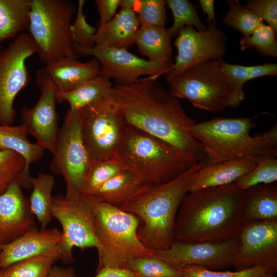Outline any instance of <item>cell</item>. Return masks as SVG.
<instances>
[{"instance_id":"7a4b0ae2","label":"cell","mask_w":277,"mask_h":277,"mask_svg":"<svg viewBox=\"0 0 277 277\" xmlns=\"http://www.w3.org/2000/svg\"><path fill=\"white\" fill-rule=\"evenodd\" d=\"M244 191L234 183L188 192L179 207L174 240L217 242L238 236L243 221Z\"/></svg>"},{"instance_id":"484cf974","label":"cell","mask_w":277,"mask_h":277,"mask_svg":"<svg viewBox=\"0 0 277 277\" xmlns=\"http://www.w3.org/2000/svg\"><path fill=\"white\" fill-rule=\"evenodd\" d=\"M144 184L135 173L125 170L106 182L92 196L120 208Z\"/></svg>"},{"instance_id":"4fadbf2b","label":"cell","mask_w":277,"mask_h":277,"mask_svg":"<svg viewBox=\"0 0 277 277\" xmlns=\"http://www.w3.org/2000/svg\"><path fill=\"white\" fill-rule=\"evenodd\" d=\"M93 196L67 198L61 194L53 196L51 214L62 228L63 243L73 252L74 247L85 249L95 248L98 252L99 244L92 224Z\"/></svg>"},{"instance_id":"4dcf8cb0","label":"cell","mask_w":277,"mask_h":277,"mask_svg":"<svg viewBox=\"0 0 277 277\" xmlns=\"http://www.w3.org/2000/svg\"><path fill=\"white\" fill-rule=\"evenodd\" d=\"M127 170L117 157L93 161L82 187L83 196H92L106 182L121 172Z\"/></svg>"},{"instance_id":"5b68a950","label":"cell","mask_w":277,"mask_h":277,"mask_svg":"<svg viewBox=\"0 0 277 277\" xmlns=\"http://www.w3.org/2000/svg\"><path fill=\"white\" fill-rule=\"evenodd\" d=\"M116 156L144 183H166L192 166L170 144L128 125Z\"/></svg>"},{"instance_id":"1f68e13d","label":"cell","mask_w":277,"mask_h":277,"mask_svg":"<svg viewBox=\"0 0 277 277\" xmlns=\"http://www.w3.org/2000/svg\"><path fill=\"white\" fill-rule=\"evenodd\" d=\"M57 260L58 256L52 254L26 259L3 269L4 277H46Z\"/></svg>"},{"instance_id":"ac0fdd59","label":"cell","mask_w":277,"mask_h":277,"mask_svg":"<svg viewBox=\"0 0 277 277\" xmlns=\"http://www.w3.org/2000/svg\"><path fill=\"white\" fill-rule=\"evenodd\" d=\"M52 254L67 264L74 261L73 253L63 243L62 232L56 228L32 230L12 242L0 247V269L33 256Z\"/></svg>"},{"instance_id":"603a6c76","label":"cell","mask_w":277,"mask_h":277,"mask_svg":"<svg viewBox=\"0 0 277 277\" xmlns=\"http://www.w3.org/2000/svg\"><path fill=\"white\" fill-rule=\"evenodd\" d=\"M243 221H277L276 184H260L244 191Z\"/></svg>"},{"instance_id":"bcb514c9","label":"cell","mask_w":277,"mask_h":277,"mask_svg":"<svg viewBox=\"0 0 277 277\" xmlns=\"http://www.w3.org/2000/svg\"><path fill=\"white\" fill-rule=\"evenodd\" d=\"M46 277H77L73 268L53 265Z\"/></svg>"},{"instance_id":"277c9868","label":"cell","mask_w":277,"mask_h":277,"mask_svg":"<svg viewBox=\"0 0 277 277\" xmlns=\"http://www.w3.org/2000/svg\"><path fill=\"white\" fill-rule=\"evenodd\" d=\"M255 126L250 117H216L196 123L189 131L202 146L204 163L244 159L256 164L265 157H276L277 126L251 135Z\"/></svg>"},{"instance_id":"83f0119b","label":"cell","mask_w":277,"mask_h":277,"mask_svg":"<svg viewBox=\"0 0 277 277\" xmlns=\"http://www.w3.org/2000/svg\"><path fill=\"white\" fill-rule=\"evenodd\" d=\"M32 192L29 201L31 210L40 225V229H47L53 217L51 214L52 192L55 181L52 175L39 173L31 177Z\"/></svg>"},{"instance_id":"52a82bcc","label":"cell","mask_w":277,"mask_h":277,"mask_svg":"<svg viewBox=\"0 0 277 277\" xmlns=\"http://www.w3.org/2000/svg\"><path fill=\"white\" fill-rule=\"evenodd\" d=\"M76 7L67 0H31L29 33L46 65L62 58L77 59L70 27Z\"/></svg>"},{"instance_id":"cb8c5ba5","label":"cell","mask_w":277,"mask_h":277,"mask_svg":"<svg viewBox=\"0 0 277 277\" xmlns=\"http://www.w3.org/2000/svg\"><path fill=\"white\" fill-rule=\"evenodd\" d=\"M113 85L106 76L98 75L67 91H57L56 102L67 103L68 109L80 111L111 95Z\"/></svg>"},{"instance_id":"7dc6e473","label":"cell","mask_w":277,"mask_h":277,"mask_svg":"<svg viewBox=\"0 0 277 277\" xmlns=\"http://www.w3.org/2000/svg\"><path fill=\"white\" fill-rule=\"evenodd\" d=\"M214 1L213 0H200L199 4L204 14H207L205 21L210 24H216L214 9Z\"/></svg>"},{"instance_id":"7402d4cb","label":"cell","mask_w":277,"mask_h":277,"mask_svg":"<svg viewBox=\"0 0 277 277\" xmlns=\"http://www.w3.org/2000/svg\"><path fill=\"white\" fill-rule=\"evenodd\" d=\"M57 91L72 90L101 74V66L95 58L83 63L77 59L62 58L46 65Z\"/></svg>"},{"instance_id":"f6af8a7d","label":"cell","mask_w":277,"mask_h":277,"mask_svg":"<svg viewBox=\"0 0 277 277\" xmlns=\"http://www.w3.org/2000/svg\"><path fill=\"white\" fill-rule=\"evenodd\" d=\"M94 277H141V276L126 268L104 267L96 271V274Z\"/></svg>"},{"instance_id":"ffe728a7","label":"cell","mask_w":277,"mask_h":277,"mask_svg":"<svg viewBox=\"0 0 277 277\" xmlns=\"http://www.w3.org/2000/svg\"><path fill=\"white\" fill-rule=\"evenodd\" d=\"M255 165V163L244 159L204 163L192 179L188 192L234 183L250 172Z\"/></svg>"},{"instance_id":"9a60e30c","label":"cell","mask_w":277,"mask_h":277,"mask_svg":"<svg viewBox=\"0 0 277 277\" xmlns=\"http://www.w3.org/2000/svg\"><path fill=\"white\" fill-rule=\"evenodd\" d=\"M36 82L39 97L33 107L21 109V125L28 134L52 154L60 130L56 110L57 90L45 68L37 70Z\"/></svg>"},{"instance_id":"44dd1931","label":"cell","mask_w":277,"mask_h":277,"mask_svg":"<svg viewBox=\"0 0 277 277\" xmlns=\"http://www.w3.org/2000/svg\"><path fill=\"white\" fill-rule=\"evenodd\" d=\"M140 26L135 11L121 7L118 14L107 23L97 28L93 37L95 46L127 49L134 44Z\"/></svg>"},{"instance_id":"8992f818","label":"cell","mask_w":277,"mask_h":277,"mask_svg":"<svg viewBox=\"0 0 277 277\" xmlns=\"http://www.w3.org/2000/svg\"><path fill=\"white\" fill-rule=\"evenodd\" d=\"M92 224L100 247L96 271L104 267L125 268L131 259L153 255L139 240L138 220L133 214L95 199Z\"/></svg>"},{"instance_id":"f907efd6","label":"cell","mask_w":277,"mask_h":277,"mask_svg":"<svg viewBox=\"0 0 277 277\" xmlns=\"http://www.w3.org/2000/svg\"><path fill=\"white\" fill-rule=\"evenodd\" d=\"M2 50V46L1 44L0 43V52Z\"/></svg>"},{"instance_id":"d6a6232c","label":"cell","mask_w":277,"mask_h":277,"mask_svg":"<svg viewBox=\"0 0 277 277\" xmlns=\"http://www.w3.org/2000/svg\"><path fill=\"white\" fill-rule=\"evenodd\" d=\"M166 5L170 9L173 23L168 31L171 37L176 36L185 26L195 27L197 31L207 29L200 19L195 7L188 0H167Z\"/></svg>"},{"instance_id":"ba28073f","label":"cell","mask_w":277,"mask_h":277,"mask_svg":"<svg viewBox=\"0 0 277 277\" xmlns=\"http://www.w3.org/2000/svg\"><path fill=\"white\" fill-rule=\"evenodd\" d=\"M219 59L195 64L176 75L165 74L168 90L177 98L186 99L196 108L211 113L229 107L231 85Z\"/></svg>"},{"instance_id":"4316f807","label":"cell","mask_w":277,"mask_h":277,"mask_svg":"<svg viewBox=\"0 0 277 277\" xmlns=\"http://www.w3.org/2000/svg\"><path fill=\"white\" fill-rule=\"evenodd\" d=\"M31 0H0V43L28 29Z\"/></svg>"},{"instance_id":"7bdbcfd3","label":"cell","mask_w":277,"mask_h":277,"mask_svg":"<svg viewBox=\"0 0 277 277\" xmlns=\"http://www.w3.org/2000/svg\"><path fill=\"white\" fill-rule=\"evenodd\" d=\"M121 0H96L97 12L100 16L97 27H100L111 21L116 15Z\"/></svg>"},{"instance_id":"d4e9b609","label":"cell","mask_w":277,"mask_h":277,"mask_svg":"<svg viewBox=\"0 0 277 277\" xmlns=\"http://www.w3.org/2000/svg\"><path fill=\"white\" fill-rule=\"evenodd\" d=\"M171 38L165 27L140 25L134 43L148 60L166 63L173 61L171 60Z\"/></svg>"},{"instance_id":"7c38bea8","label":"cell","mask_w":277,"mask_h":277,"mask_svg":"<svg viewBox=\"0 0 277 277\" xmlns=\"http://www.w3.org/2000/svg\"><path fill=\"white\" fill-rule=\"evenodd\" d=\"M75 53L79 56H92L101 66V74L113 79L118 85H128L148 75L158 78L166 74L174 64L172 61L162 63L141 58L127 49L110 48L94 46L85 48L74 44Z\"/></svg>"},{"instance_id":"74e56055","label":"cell","mask_w":277,"mask_h":277,"mask_svg":"<svg viewBox=\"0 0 277 277\" xmlns=\"http://www.w3.org/2000/svg\"><path fill=\"white\" fill-rule=\"evenodd\" d=\"M220 68L227 75L231 85V96L229 107H237L245 99L244 84L248 81L249 66L232 65L219 59Z\"/></svg>"},{"instance_id":"e575fe53","label":"cell","mask_w":277,"mask_h":277,"mask_svg":"<svg viewBox=\"0 0 277 277\" xmlns=\"http://www.w3.org/2000/svg\"><path fill=\"white\" fill-rule=\"evenodd\" d=\"M125 268L138 274L141 277H173L182 275L179 269L171 266L154 253L150 256L137 258L129 260Z\"/></svg>"},{"instance_id":"30bf717a","label":"cell","mask_w":277,"mask_h":277,"mask_svg":"<svg viewBox=\"0 0 277 277\" xmlns=\"http://www.w3.org/2000/svg\"><path fill=\"white\" fill-rule=\"evenodd\" d=\"M126 124L111 95L81 111V132L93 161L116 156Z\"/></svg>"},{"instance_id":"ee69618b","label":"cell","mask_w":277,"mask_h":277,"mask_svg":"<svg viewBox=\"0 0 277 277\" xmlns=\"http://www.w3.org/2000/svg\"><path fill=\"white\" fill-rule=\"evenodd\" d=\"M277 75V64L267 63L263 65L249 66L248 81L267 75Z\"/></svg>"},{"instance_id":"2e32d148","label":"cell","mask_w":277,"mask_h":277,"mask_svg":"<svg viewBox=\"0 0 277 277\" xmlns=\"http://www.w3.org/2000/svg\"><path fill=\"white\" fill-rule=\"evenodd\" d=\"M238 237L236 270L261 265L271 273L277 272V221L245 222Z\"/></svg>"},{"instance_id":"60d3db41","label":"cell","mask_w":277,"mask_h":277,"mask_svg":"<svg viewBox=\"0 0 277 277\" xmlns=\"http://www.w3.org/2000/svg\"><path fill=\"white\" fill-rule=\"evenodd\" d=\"M179 270L183 277H257L271 273L267 268L261 265L235 271H219L195 266Z\"/></svg>"},{"instance_id":"3957f363","label":"cell","mask_w":277,"mask_h":277,"mask_svg":"<svg viewBox=\"0 0 277 277\" xmlns=\"http://www.w3.org/2000/svg\"><path fill=\"white\" fill-rule=\"evenodd\" d=\"M202 164L194 165L166 183H144L120 208L138 219V238L152 251L167 249L175 242L179 207Z\"/></svg>"},{"instance_id":"b9f144b4","label":"cell","mask_w":277,"mask_h":277,"mask_svg":"<svg viewBox=\"0 0 277 277\" xmlns=\"http://www.w3.org/2000/svg\"><path fill=\"white\" fill-rule=\"evenodd\" d=\"M244 6L277 33L276 0H250Z\"/></svg>"},{"instance_id":"9c48e42d","label":"cell","mask_w":277,"mask_h":277,"mask_svg":"<svg viewBox=\"0 0 277 277\" xmlns=\"http://www.w3.org/2000/svg\"><path fill=\"white\" fill-rule=\"evenodd\" d=\"M81 111L68 109L60 128L50 165L51 171L65 181L67 198L79 197L84 179L93 163L81 132Z\"/></svg>"},{"instance_id":"d590c367","label":"cell","mask_w":277,"mask_h":277,"mask_svg":"<svg viewBox=\"0 0 277 277\" xmlns=\"http://www.w3.org/2000/svg\"><path fill=\"white\" fill-rule=\"evenodd\" d=\"M276 181V157H267L259 161L250 172L234 183L240 189L245 191L256 185L273 184Z\"/></svg>"},{"instance_id":"816d5d0a","label":"cell","mask_w":277,"mask_h":277,"mask_svg":"<svg viewBox=\"0 0 277 277\" xmlns=\"http://www.w3.org/2000/svg\"><path fill=\"white\" fill-rule=\"evenodd\" d=\"M173 277H183L182 275L181 276H173Z\"/></svg>"},{"instance_id":"8d00e7d4","label":"cell","mask_w":277,"mask_h":277,"mask_svg":"<svg viewBox=\"0 0 277 277\" xmlns=\"http://www.w3.org/2000/svg\"><path fill=\"white\" fill-rule=\"evenodd\" d=\"M276 33L271 27L263 23L251 34L241 38L240 49L245 50L253 48L263 55L276 57Z\"/></svg>"},{"instance_id":"6da1fadb","label":"cell","mask_w":277,"mask_h":277,"mask_svg":"<svg viewBox=\"0 0 277 277\" xmlns=\"http://www.w3.org/2000/svg\"><path fill=\"white\" fill-rule=\"evenodd\" d=\"M157 78L149 76L130 84L113 85L112 96L126 125L170 144L191 166L204 163L206 155L202 146L189 131L197 122L186 113L179 99Z\"/></svg>"},{"instance_id":"ab89813d","label":"cell","mask_w":277,"mask_h":277,"mask_svg":"<svg viewBox=\"0 0 277 277\" xmlns=\"http://www.w3.org/2000/svg\"><path fill=\"white\" fill-rule=\"evenodd\" d=\"M136 8L140 25L165 26L167 19L165 1H137Z\"/></svg>"},{"instance_id":"e0dca14e","label":"cell","mask_w":277,"mask_h":277,"mask_svg":"<svg viewBox=\"0 0 277 277\" xmlns=\"http://www.w3.org/2000/svg\"><path fill=\"white\" fill-rule=\"evenodd\" d=\"M226 40V34L216 24H208L204 31L185 26L176 36L174 45L177 54L166 74L176 75L199 63L222 58L227 51Z\"/></svg>"},{"instance_id":"836d02e7","label":"cell","mask_w":277,"mask_h":277,"mask_svg":"<svg viewBox=\"0 0 277 277\" xmlns=\"http://www.w3.org/2000/svg\"><path fill=\"white\" fill-rule=\"evenodd\" d=\"M229 9L225 13L223 23L239 31L244 36L251 34L263 21L242 6L239 0H228Z\"/></svg>"},{"instance_id":"f1b7e54d","label":"cell","mask_w":277,"mask_h":277,"mask_svg":"<svg viewBox=\"0 0 277 277\" xmlns=\"http://www.w3.org/2000/svg\"><path fill=\"white\" fill-rule=\"evenodd\" d=\"M0 149L15 151L25 159L26 170L42 159L45 149L37 143H31L23 126L0 125Z\"/></svg>"},{"instance_id":"5bb4252c","label":"cell","mask_w":277,"mask_h":277,"mask_svg":"<svg viewBox=\"0 0 277 277\" xmlns=\"http://www.w3.org/2000/svg\"><path fill=\"white\" fill-rule=\"evenodd\" d=\"M239 247L238 236L217 242L175 241L168 249L153 252L177 269L195 266L215 270L234 266Z\"/></svg>"},{"instance_id":"f35d334b","label":"cell","mask_w":277,"mask_h":277,"mask_svg":"<svg viewBox=\"0 0 277 277\" xmlns=\"http://www.w3.org/2000/svg\"><path fill=\"white\" fill-rule=\"evenodd\" d=\"M85 4L84 0L78 1L76 16L73 23L71 24L70 30L73 44L82 47L91 48L95 46L93 37L96 29L87 21L84 12Z\"/></svg>"},{"instance_id":"8fae6325","label":"cell","mask_w":277,"mask_h":277,"mask_svg":"<svg viewBox=\"0 0 277 277\" xmlns=\"http://www.w3.org/2000/svg\"><path fill=\"white\" fill-rule=\"evenodd\" d=\"M36 52L31 35L25 32L0 52V125H12L14 123L15 98L29 81L26 63Z\"/></svg>"},{"instance_id":"c3c4849f","label":"cell","mask_w":277,"mask_h":277,"mask_svg":"<svg viewBox=\"0 0 277 277\" xmlns=\"http://www.w3.org/2000/svg\"><path fill=\"white\" fill-rule=\"evenodd\" d=\"M257 277H276V276L274 275V274L269 273H267L262 275L259 276H257Z\"/></svg>"},{"instance_id":"681fc988","label":"cell","mask_w":277,"mask_h":277,"mask_svg":"<svg viewBox=\"0 0 277 277\" xmlns=\"http://www.w3.org/2000/svg\"><path fill=\"white\" fill-rule=\"evenodd\" d=\"M0 277H4L3 270L0 269Z\"/></svg>"},{"instance_id":"d6986e66","label":"cell","mask_w":277,"mask_h":277,"mask_svg":"<svg viewBox=\"0 0 277 277\" xmlns=\"http://www.w3.org/2000/svg\"><path fill=\"white\" fill-rule=\"evenodd\" d=\"M29 199L18 182L0 194V247L37 228Z\"/></svg>"},{"instance_id":"f546056e","label":"cell","mask_w":277,"mask_h":277,"mask_svg":"<svg viewBox=\"0 0 277 277\" xmlns=\"http://www.w3.org/2000/svg\"><path fill=\"white\" fill-rule=\"evenodd\" d=\"M31 177L21 155L13 151L0 149V194L16 181L22 188H31Z\"/></svg>"}]
</instances>
